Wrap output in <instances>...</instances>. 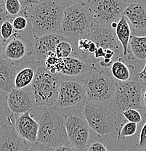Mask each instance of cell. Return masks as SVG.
I'll use <instances>...</instances> for the list:
<instances>
[{
  "instance_id": "cell-10",
  "label": "cell",
  "mask_w": 146,
  "mask_h": 151,
  "mask_svg": "<svg viewBox=\"0 0 146 151\" xmlns=\"http://www.w3.org/2000/svg\"><path fill=\"white\" fill-rule=\"evenodd\" d=\"M86 100V89L82 81L75 78H61L58 94L53 108L63 112L81 105Z\"/></svg>"
},
{
  "instance_id": "cell-29",
  "label": "cell",
  "mask_w": 146,
  "mask_h": 151,
  "mask_svg": "<svg viewBox=\"0 0 146 151\" xmlns=\"http://www.w3.org/2000/svg\"><path fill=\"white\" fill-rule=\"evenodd\" d=\"M137 130V124L132 122L124 123L123 125L119 129L117 133V139H124L127 137H130L134 135Z\"/></svg>"
},
{
  "instance_id": "cell-33",
  "label": "cell",
  "mask_w": 146,
  "mask_h": 151,
  "mask_svg": "<svg viewBox=\"0 0 146 151\" xmlns=\"http://www.w3.org/2000/svg\"><path fill=\"white\" fill-rule=\"evenodd\" d=\"M146 146V122L142 127L139 134V142L137 144L138 149L142 148Z\"/></svg>"
},
{
  "instance_id": "cell-2",
  "label": "cell",
  "mask_w": 146,
  "mask_h": 151,
  "mask_svg": "<svg viewBox=\"0 0 146 151\" xmlns=\"http://www.w3.org/2000/svg\"><path fill=\"white\" fill-rule=\"evenodd\" d=\"M37 142L50 147L70 145L63 113L53 107L41 108L39 112Z\"/></svg>"
},
{
  "instance_id": "cell-20",
  "label": "cell",
  "mask_w": 146,
  "mask_h": 151,
  "mask_svg": "<svg viewBox=\"0 0 146 151\" xmlns=\"http://www.w3.org/2000/svg\"><path fill=\"white\" fill-rule=\"evenodd\" d=\"M115 33L118 41L122 47L123 55L126 56L129 54L128 48L130 37H131V28L127 18L123 15L121 17L120 20L118 22Z\"/></svg>"
},
{
  "instance_id": "cell-7",
  "label": "cell",
  "mask_w": 146,
  "mask_h": 151,
  "mask_svg": "<svg viewBox=\"0 0 146 151\" xmlns=\"http://www.w3.org/2000/svg\"><path fill=\"white\" fill-rule=\"evenodd\" d=\"M145 87L139 78L124 82H118L114 96L109 103L110 106L119 116L129 109L142 111Z\"/></svg>"
},
{
  "instance_id": "cell-31",
  "label": "cell",
  "mask_w": 146,
  "mask_h": 151,
  "mask_svg": "<svg viewBox=\"0 0 146 151\" xmlns=\"http://www.w3.org/2000/svg\"><path fill=\"white\" fill-rule=\"evenodd\" d=\"M123 117L128 121V122L140 124L142 120V116L140 112L136 109H129L122 113Z\"/></svg>"
},
{
  "instance_id": "cell-13",
  "label": "cell",
  "mask_w": 146,
  "mask_h": 151,
  "mask_svg": "<svg viewBox=\"0 0 146 151\" xmlns=\"http://www.w3.org/2000/svg\"><path fill=\"white\" fill-rule=\"evenodd\" d=\"M88 39L95 42L97 47L114 50L116 55H123L122 47L116 36L115 30L110 26L93 24Z\"/></svg>"
},
{
  "instance_id": "cell-43",
  "label": "cell",
  "mask_w": 146,
  "mask_h": 151,
  "mask_svg": "<svg viewBox=\"0 0 146 151\" xmlns=\"http://www.w3.org/2000/svg\"><path fill=\"white\" fill-rule=\"evenodd\" d=\"M143 105H144V108H145L146 109V89L143 94Z\"/></svg>"
},
{
  "instance_id": "cell-42",
  "label": "cell",
  "mask_w": 146,
  "mask_h": 151,
  "mask_svg": "<svg viewBox=\"0 0 146 151\" xmlns=\"http://www.w3.org/2000/svg\"><path fill=\"white\" fill-rule=\"evenodd\" d=\"M4 46H5V43L3 42V41L1 40V37H0V58H1L4 55Z\"/></svg>"
},
{
  "instance_id": "cell-32",
  "label": "cell",
  "mask_w": 146,
  "mask_h": 151,
  "mask_svg": "<svg viewBox=\"0 0 146 151\" xmlns=\"http://www.w3.org/2000/svg\"><path fill=\"white\" fill-rule=\"evenodd\" d=\"M85 151H108L106 146L100 141L93 140L87 146Z\"/></svg>"
},
{
  "instance_id": "cell-17",
  "label": "cell",
  "mask_w": 146,
  "mask_h": 151,
  "mask_svg": "<svg viewBox=\"0 0 146 151\" xmlns=\"http://www.w3.org/2000/svg\"><path fill=\"white\" fill-rule=\"evenodd\" d=\"M31 111L21 115H15V122L14 126L22 138L34 144L37 140L39 123L35 119Z\"/></svg>"
},
{
  "instance_id": "cell-30",
  "label": "cell",
  "mask_w": 146,
  "mask_h": 151,
  "mask_svg": "<svg viewBox=\"0 0 146 151\" xmlns=\"http://www.w3.org/2000/svg\"><path fill=\"white\" fill-rule=\"evenodd\" d=\"M12 24L15 31H16V32H23V31H27L29 20L25 16L20 15L12 19Z\"/></svg>"
},
{
  "instance_id": "cell-39",
  "label": "cell",
  "mask_w": 146,
  "mask_h": 151,
  "mask_svg": "<svg viewBox=\"0 0 146 151\" xmlns=\"http://www.w3.org/2000/svg\"><path fill=\"white\" fill-rule=\"evenodd\" d=\"M138 77H139L140 79L144 83V84H145L146 86V60L143 69L142 70V71L140 72V73H138Z\"/></svg>"
},
{
  "instance_id": "cell-9",
  "label": "cell",
  "mask_w": 146,
  "mask_h": 151,
  "mask_svg": "<svg viewBox=\"0 0 146 151\" xmlns=\"http://www.w3.org/2000/svg\"><path fill=\"white\" fill-rule=\"evenodd\" d=\"M3 57L15 63L29 66L38 63L33 48L29 31L16 32L5 44Z\"/></svg>"
},
{
  "instance_id": "cell-24",
  "label": "cell",
  "mask_w": 146,
  "mask_h": 151,
  "mask_svg": "<svg viewBox=\"0 0 146 151\" xmlns=\"http://www.w3.org/2000/svg\"><path fill=\"white\" fill-rule=\"evenodd\" d=\"M111 73L116 80L119 82H124L129 81L131 76V70L129 67L124 63L122 58L114 62L111 67Z\"/></svg>"
},
{
  "instance_id": "cell-16",
  "label": "cell",
  "mask_w": 146,
  "mask_h": 151,
  "mask_svg": "<svg viewBox=\"0 0 146 151\" xmlns=\"http://www.w3.org/2000/svg\"><path fill=\"white\" fill-rule=\"evenodd\" d=\"M31 145L18 134L15 126L0 127V151H26Z\"/></svg>"
},
{
  "instance_id": "cell-25",
  "label": "cell",
  "mask_w": 146,
  "mask_h": 151,
  "mask_svg": "<svg viewBox=\"0 0 146 151\" xmlns=\"http://www.w3.org/2000/svg\"><path fill=\"white\" fill-rule=\"evenodd\" d=\"M55 54L56 57L60 58V59L69 58V57L76 54L86 55L80 53L76 49V44L68 38H65L64 40L61 41L58 44V45L56 46Z\"/></svg>"
},
{
  "instance_id": "cell-19",
  "label": "cell",
  "mask_w": 146,
  "mask_h": 151,
  "mask_svg": "<svg viewBox=\"0 0 146 151\" xmlns=\"http://www.w3.org/2000/svg\"><path fill=\"white\" fill-rule=\"evenodd\" d=\"M123 15L135 29L143 31L146 28V7L136 1H127Z\"/></svg>"
},
{
  "instance_id": "cell-40",
  "label": "cell",
  "mask_w": 146,
  "mask_h": 151,
  "mask_svg": "<svg viewBox=\"0 0 146 151\" xmlns=\"http://www.w3.org/2000/svg\"><path fill=\"white\" fill-rule=\"evenodd\" d=\"M115 55H116V52L114 51V50H108H108H105V55L103 58H105V59L112 60V58Z\"/></svg>"
},
{
  "instance_id": "cell-37",
  "label": "cell",
  "mask_w": 146,
  "mask_h": 151,
  "mask_svg": "<svg viewBox=\"0 0 146 151\" xmlns=\"http://www.w3.org/2000/svg\"><path fill=\"white\" fill-rule=\"evenodd\" d=\"M104 55H105L104 49H103L102 47H97V50L95 51V52L94 53V57H95V59L100 60L103 59V58H104Z\"/></svg>"
},
{
  "instance_id": "cell-44",
  "label": "cell",
  "mask_w": 146,
  "mask_h": 151,
  "mask_svg": "<svg viewBox=\"0 0 146 151\" xmlns=\"http://www.w3.org/2000/svg\"><path fill=\"white\" fill-rule=\"evenodd\" d=\"M137 151H146V146L145 147H142V148H140V149H138Z\"/></svg>"
},
{
  "instance_id": "cell-3",
  "label": "cell",
  "mask_w": 146,
  "mask_h": 151,
  "mask_svg": "<svg viewBox=\"0 0 146 151\" xmlns=\"http://www.w3.org/2000/svg\"><path fill=\"white\" fill-rule=\"evenodd\" d=\"M92 25L88 1H75L64 9L60 34L76 44L79 39H88Z\"/></svg>"
},
{
  "instance_id": "cell-6",
  "label": "cell",
  "mask_w": 146,
  "mask_h": 151,
  "mask_svg": "<svg viewBox=\"0 0 146 151\" xmlns=\"http://www.w3.org/2000/svg\"><path fill=\"white\" fill-rule=\"evenodd\" d=\"M82 83L86 89V101L108 104L114 96L118 84L111 72L97 68L95 63L92 64Z\"/></svg>"
},
{
  "instance_id": "cell-38",
  "label": "cell",
  "mask_w": 146,
  "mask_h": 151,
  "mask_svg": "<svg viewBox=\"0 0 146 151\" xmlns=\"http://www.w3.org/2000/svg\"><path fill=\"white\" fill-rule=\"evenodd\" d=\"M53 151H80L76 149L75 147H71L70 145L68 146H60L56 148L53 149Z\"/></svg>"
},
{
  "instance_id": "cell-4",
  "label": "cell",
  "mask_w": 146,
  "mask_h": 151,
  "mask_svg": "<svg viewBox=\"0 0 146 151\" xmlns=\"http://www.w3.org/2000/svg\"><path fill=\"white\" fill-rule=\"evenodd\" d=\"M83 113L89 127L99 136H108L119 130L122 117L108 103L85 101Z\"/></svg>"
},
{
  "instance_id": "cell-1",
  "label": "cell",
  "mask_w": 146,
  "mask_h": 151,
  "mask_svg": "<svg viewBox=\"0 0 146 151\" xmlns=\"http://www.w3.org/2000/svg\"><path fill=\"white\" fill-rule=\"evenodd\" d=\"M65 7L55 1H29L26 12L33 35L39 37L47 34H60Z\"/></svg>"
},
{
  "instance_id": "cell-28",
  "label": "cell",
  "mask_w": 146,
  "mask_h": 151,
  "mask_svg": "<svg viewBox=\"0 0 146 151\" xmlns=\"http://www.w3.org/2000/svg\"><path fill=\"white\" fill-rule=\"evenodd\" d=\"M15 32V31L12 24V20H4L0 26V37L3 42L5 44L13 37Z\"/></svg>"
},
{
  "instance_id": "cell-14",
  "label": "cell",
  "mask_w": 146,
  "mask_h": 151,
  "mask_svg": "<svg viewBox=\"0 0 146 151\" xmlns=\"http://www.w3.org/2000/svg\"><path fill=\"white\" fill-rule=\"evenodd\" d=\"M61 34H52L39 37L31 38L34 54L37 61L44 63L48 56L55 54L56 46L61 41L65 39Z\"/></svg>"
},
{
  "instance_id": "cell-45",
  "label": "cell",
  "mask_w": 146,
  "mask_h": 151,
  "mask_svg": "<svg viewBox=\"0 0 146 151\" xmlns=\"http://www.w3.org/2000/svg\"><path fill=\"white\" fill-rule=\"evenodd\" d=\"M142 32H143V33H144V34H146V28H145V30H144V31H142Z\"/></svg>"
},
{
  "instance_id": "cell-34",
  "label": "cell",
  "mask_w": 146,
  "mask_h": 151,
  "mask_svg": "<svg viewBox=\"0 0 146 151\" xmlns=\"http://www.w3.org/2000/svg\"><path fill=\"white\" fill-rule=\"evenodd\" d=\"M26 151H53V149L36 142Z\"/></svg>"
},
{
  "instance_id": "cell-46",
  "label": "cell",
  "mask_w": 146,
  "mask_h": 151,
  "mask_svg": "<svg viewBox=\"0 0 146 151\" xmlns=\"http://www.w3.org/2000/svg\"><path fill=\"white\" fill-rule=\"evenodd\" d=\"M127 151H130V150H127Z\"/></svg>"
},
{
  "instance_id": "cell-35",
  "label": "cell",
  "mask_w": 146,
  "mask_h": 151,
  "mask_svg": "<svg viewBox=\"0 0 146 151\" xmlns=\"http://www.w3.org/2000/svg\"><path fill=\"white\" fill-rule=\"evenodd\" d=\"M6 20H9V19L6 15L5 10H4V1L0 0V26Z\"/></svg>"
},
{
  "instance_id": "cell-23",
  "label": "cell",
  "mask_w": 146,
  "mask_h": 151,
  "mask_svg": "<svg viewBox=\"0 0 146 151\" xmlns=\"http://www.w3.org/2000/svg\"><path fill=\"white\" fill-rule=\"evenodd\" d=\"M128 52L129 54L132 55L136 59L146 60V36H131Z\"/></svg>"
},
{
  "instance_id": "cell-15",
  "label": "cell",
  "mask_w": 146,
  "mask_h": 151,
  "mask_svg": "<svg viewBox=\"0 0 146 151\" xmlns=\"http://www.w3.org/2000/svg\"><path fill=\"white\" fill-rule=\"evenodd\" d=\"M7 102L11 112L14 115H21L37 108L29 87L23 89H14L8 93Z\"/></svg>"
},
{
  "instance_id": "cell-26",
  "label": "cell",
  "mask_w": 146,
  "mask_h": 151,
  "mask_svg": "<svg viewBox=\"0 0 146 151\" xmlns=\"http://www.w3.org/2000/svg\"><path fill=\"white\" fill-rule=\"evenodd\" d=\"M4 7L6 15L10 20L22 13V4L19 0H5L4 1Z\"/></svg>"
},
{
  "instance_id": "cell-18",
  "label": "cell",
  "mask_w": 146,
  "mask_h": 151,
  "mask_svg": "<svg viewBox=\"0 0 146 151\" xmlns=\"http://www.w3.org/2000/svg\"><path fill=\"white\" fill-rule=\"evenodd\" d=\"M27 66L20 63L12 62L4 57L0 58V89L7 93L13 90L17 73L20 70Z\"/></svg>"
},
{
  "instance_id": "cell-21",
  "label": "cell",
  "mask_w": 146,
  "mask_h": 151,
  "mask_svg": "<svg viewBox=\"0 0 146 151\" xmlns=\"http://www.w3.org/2000/svg\"><path fill=\"white\" fill-rule=\"evenodd\" d=\"M39 63L38 62L33 65L23 68L18 72L15 78V89H23L29 87L34 81Z\"/></svg>"
},
{
  "instance_id": "cell-41",
  "label": "cell",
  "mask_w": 146,
  "mask_h": 151,
  "mask_svg": "<svg viewBox=\"0 0 146 151\" xmlns=\"http://www.w3.org/2000/svg\"><path fill=\"white\" fill-rule=\"evenodd\" d=\"M97 46L96 45V44L92 41L90 45H89V50H88V53H89V55L94 54V53L95 52V51L97 50Z\"/></svg>"
},
{
  "instance_id": "cell-22",
  "label": "cell",
  "mask_w": 146,
  "mask_h": 151,
  "mask_svg": "<svg viewBox=\"0 0 146 151\" xmlns=\"http://www.w3.org/2000/svg\"><path fill=\"white\" fill-rule=\"evenodd\" d=\"M8 93L0 89V127L15 125V115L11 112L7 102Z\"/></svg>"
},
{
  "instance_id": "cell-11",
  "label": "cell",
  "mask_w": 146,
  "mask_h": 151,
  "mask_svg": "<svg viewBox=\"0 0 146 151\" xmlns=\"http://www.w3.org/2000/svg\"><path fill=\"white\" fill-rule=\"evenodd\" d=\"M93 24L111 26L118 23L126 8L127 2L118 0L88 1Z\"/></svg>"
},
{
  "instance_id": "cell-5",
  "label": "cell",
  "mask_w": 146,
  "mask_h": 151,
  "mask_svg": "<svg viewBox=\"0 0 146 151\" xmlns=\"http://www.w3.org/2000/svg\"><path fill=\"white\" fill-rule=\"evenodd\" d=\"M60 82V76L51 73L39 63L34 81L29 87L37 108L54 106Z\"/></svg>"
},
{
  "instance_id": "cell-36",
  "label": "cell",
  "mask_w": 146,
  "mask_h": 151,
  "mask_svg": "<svg viewBox=\"0 0 146 151\" xmlns=\"http://www.w3.org/2000/svg\"><path fill=\"white\" fill-rule=\"evenodd\" d=\"M114 63V61L112 60L109 59H105V58H103V59L100 60H99V65L101 68H108L109 67H111Z\"/></svg>"
},
{
  "instance_id": "cell-27",
  "label": "cell",
  "mask_w": 146,
  "mask_h": 151,
  "mask_svg": "<svg viewBox=\"0 0 146 151\" xmlns=\"http://www.w3.org/2000/svg\"><path fill=\"white\" fill-rule=\"evenodd\" d=\"M62 60L56 57L55 54H53L46 58L43 64L51 73L60 75L62 70Z\"/></svg>"
},
{
  "instance_id": "cell-8",
  "label": "cell",
  "mask_w": 146,
  "mask_h": 151,
  "mask_svg": "<svg viewBox=\"0 0 146 151\" xmlns=\"http://www.w3.org/2000/svg\"><path fill=\"white\" fill-rule=\"evenodd\" d=\"M83 104L62 112L65 116V129L70 145L80 151H85L93 141L92 130L83 113Z\"/></svg>"
},
{
  "instance_id": "cell-12",
  "label": "cell",
  "mask_w": 146,
  "mask_h": 151,
  "mask_svg": "<svg viewBox=\"0 0 146 151\" xmlns=\"http://www.w3.org/2000/svg\"><path fill=\"white\" fill-rule=\"evenodd\" d=\"M93 63L89 55H73L62 60V70L60 75L82 81Z\"/></svg>"
}]
</instances>
